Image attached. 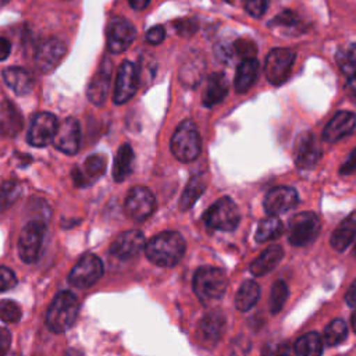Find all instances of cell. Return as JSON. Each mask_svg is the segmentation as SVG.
Listing matches in <instances>:
<instances>
[{"label":"cell","instance_id":"816d5d0a","mask_svg":"<svg viewBox=\"0 0 356 356\" xmlns=\"http://www.w3.org/2000/svg\"><path fill=\"white\" fill-rule=\"evenodd\" d=\"M345 93L356 104V75L348 78L345 83Z\"/></svg>","mask_w":356,"mask_h":356},{"label":"cell","instance_id":"83f0119b","mask_svg":"<svg viewBox=\"0 0 356 356\" xmlns=\"http://www.w3.org/2000/svg\"><path fill=\"white\" fill-rule=\"evenodd\" d=\"M259 72V63L256 58H243L239 65L236 67L234 86L235 90L242 93L250 89V86L254 83Z\"/></svg>","mask_w":356,"mask_h":356},{"label":"cell","instance_id":"f1b7e54d","mask_svg":"<svg viewBox=\"0 0 356 356\" xmlns=\"http://www.w3.org/2000/svg\"><path fill=\"white\" fill-rule=\"evenodd\" d=\"M134 150L131 147L129 143H124L118 147L115 157H114V164H113V178L117 182H122L125 181L131 172H132V167H134Z\"/></svg>","mask_w":356,"mask_h":356},{"label":"cell","instance_id":"ee69618b","mask_svg":"<svg viewBox=\"0 0 356 356\" xmlns=\"http://www.w3.org/2000/svg\"><path fill=\"white\" fill-rule=\"evenodd\" d=\"M216 58L221 63H229L235 54L234 44L232 43H220L214 49Z\"/></svg>","mask_w":356,"mask_h":356},{"label":"cell","instance_id":"4dcf8cb0","mask_svg":"<svg viewBox=\"0 0 356 356\" xmlns=\"http://www.w3.org/2000/svg\"><path fill=\"white\" fill-rule=\"evenodd\" d=\"M260 296V288L253 280H246L239 286L236 295H235V306L241 312L250 310L259 300Z\"/></svg>","mask_w":356,"mask_h":356},{"label":"cell","instance_id":"681fc988","mask_svg":"<svg viewBox=\"0 0 356 356\" xmlns=\"http://www.w3.org/2000/svg\"><path fill=\"white\" fill-rule=\"evenodd\" d=\"M339 174H342V175L356 174V149H353V150L350 152V154L348 156L346 161L341 165Z\"/></svg>","mask_w":356,"mask_h":356},{"label":"cell","instance_id":"9f6ffc18","mask_svg":"<svg viewBox=\"0 0 356 356\" xmlns=\"http://www.w3.org/2000/svg\"><path fill=\"white\" fill-rule=\"evenodd\" d=\"M350 324H352L353 331L356 332V310L353 312V314H352V317H350Z\"/></svg>","mask_w":356,"mask_h":356},{"label":"cell","instance_id":"4316f807","mask_svg":"<svg viewBox=\"0 0 356 356\" xmlns=\"http://www.w3.org/2000/svg\"><path fill=\"white\" fill-rule=\"evenodd\" d=\"M355 238H356V211L350 213L343 221H341V224L332 232L330 242L337 252H343Z\"/></svg>","mask_w":356,"mask_h":356},{"label":"cell","instance_id":"e575fe53","mask_svg":"<svg viewBox=\"0 0 356 356\" xmlns=\"http://www.w3.org/2000/svg\"><path fill=\"white\" fill-rule=\"evenodd\" d=\"M348 335L346 323L342 318H335L324 328V341L328 346H335L345 341Z\"/></svg>","mask_w":356,"mask_h":356},{"label":"cell","instance_id":"8d00e7d4","mask_svg":"<svg viewBox=\"0 0 356 356\" xmlns=\"http://www.w3.org/2000/svg\"><path fill=\"white\" fill-rule=\"evenodd\" d=\"M22 188L15 181H6L0 185V213L10 209L19 197Z\"/></svg>","mask_w":356,"mask_h":356},{"label":"cell","instance_id":"f6af8a7d","mask_svg":"<svg viewBox=\"0 0 356 356\" xmlns=\"http://www.w3.org/2000/svg\"><path fill=\"white\" fill-rule=\"evenodd\" d=\"M175 29L182 36H191L197 31V22L192 18H185L175 22Z\"/></svg>","mask_w":356,"mask_h":356},{"label":"cell","instance_id":"f5cc1de1","mask_svg":"<svg viewBox=\"0 0 356 356\" xmlns=\"http://www.w3.org/2000/svg\"><path fill=\"white\" fill-rule=\"evenodd\" d=\"M345 302L350 307H356V280L350 284V286L346 291L345 295Z\"/></svg>","mask_w":356,"mask_h":356},{"label":"cell","instance_id":"bcb514c9","mask_svg":"<svg viewBox=\"0 0 356 356\" xmlns=\"http://www.w3.org/2000/svg\"><path fill=\"white\" fill-rule=\"evenodd\" d=\"M165 38V29L163 25H154L146 32V40L150 44H160Z\"/></svg>","mask_w":356,"mask_h":356},{"label":"cell","instance_id":"ba28073f","mask_svg":"<svg viewBox=\"0 0 356 356\" xmlns=\"http://www.w3.org/2000/svg\"><path fill=\"white\" fill-rule=\"evenodd\" d=\"M103 270L104 267L102 260L93 253H86L70 271L68 282L81 289L90 288L100 280Z\"/></svg>","mask_w":356,"mask_h":356},{"label":"cell","instance_id":"d6986e66","mask_svg":"<svg viewBox=\"0 0 356 356\" xmlns=\"http://www.w3.org/2000/svg\"><path fill=\"white\" fill-rule=\"evenodd\" d=\"M106 167L107 159L104 154H90L85 159L82 167H75L72 170L71 177L76 186H88L106 172Z\"/></svg>","mask_w":356,"mask_h":356},{"label":"cell","instance_id":"ab89813d","mask_svg":"<svg viewBox=\"0 0 356 356\" xmlns=\"http://www.w3.org/2000/svg\"><path fill=\"white\" fill-rule=\"evenodd\" d=\"M232 44H234L235 54L242 58H254V56L257 53V47H256L254 42H252L250 39L241 38V39L235 40Z\"/></svg>","mask_w":356,"mask_h":356},{"label":"cell","instance_id":"11a10c76","mask_svg":"<svg viewBox=\"0 0 356 356\" xmlns=\"http://www.w3.org/2000/svg\"><path fill=\"white\" fill-rule=\"evenodd\" d=\"M128 1H129V6H131L134 10L142 11V10H145V8L149 6V3H150L152 0H128Z\"/></svg>","mask_w":356,"mask_h":356},{"label":"cell","instance_id":"4fadbf2b","mask_svg":"<svg viewBox=\"0 0 356 356\" xmlns=\"http://www.w3.org/2000/svg\"><path fill=\"white\" fill-rule=\"evenodd\" d=\"M139 75L135 64L132 61H122L117 71L115 86L113 93V100L115 104H124L134 97L138 90Z\"/></svg>","mask_w":356,"mask_h":356},{"label":"cell","instance_id":"603a6c76","mask_svg":"<svg viewBox=\"0 0 356 356\" xmlns=\"http://www.w3.org/2000/svg\"><path fill=\"white\" fill-rule=\"evenodd\" d=\"M228 95V81L222 72H214L207 78L206 89L202 95V103L206 107H213L222 102Z\"/></svg>","mask_w":356,"mask_h":356},{"label":"cell","instance_id":"7dc6e473","mask_svg":"<svg viewBox=\"0 0 356 356\" xmlns=\"http://www.w3.org/2000/svg\"><path fill=\"white\" fill-rule=\"evenodd\" d=\"M273 25H277V26H282V25H286V26H291V25H295L298 24L296 22V17L292 11H288L285 10L282 14L277 15L273 21H271Z\"/></svg>","mask_w":356,"mask_h":356},{"label":"cell","instance_id":"c3c4849f","mask_svg":"<svg viewBox=\"0 0 356 356\" xmlns=\"http://www.w3.org/2000/svg\"><path fill=\"white\" fill-rule=\"evenodd\" d=\"M286 349H288V346L285 343H281V342L268 343L263 348L261 355L263 356H281V355L286 353Z\"/></svg>","mask_w":356,"mask_h":356},{"label":"cell","instance_id":"f35d334b","mask_svg":"<svg viewBox=\"0 0 356 356\" xmlns=\"http://www.w3.org/2000/svg\"><path fill=\"white\" fill-rule=\"evenodd\" d=\"M22 316L19 305L10 299L0 300V320L4 323H17Z\"/></svg>","mask_w":356,"mask_h":356},{"label":"cell","instance_id":"e0dca14e","mask_svg":"<svg viewBox=\"0 0 356 356\" xmlns=\"http://www.w3.org/2000/svg\"><path fill=\"white\" fill-rule=\"evenodd\" d=\"M299 202L296 189L291 186H275L264 197V210L270 216H277L293 209Z\"/></svg>","mask_w":356,"mask_h":356},{"label":"cell","instance_id":"ffe728a7","mask_svg":"<svg viewBox=\"0 0 356 356\" xmlns=\"http://www.w3.org/2000/svg\"><path fill=\"white\" fill-rule=\"evenodd\" d=\"M225 331V317L220 310H211L203 316L199 323L197 337L199 339L207 345H216Z\"/></svg>","mask_w":356,"mask_h":356},{"label":"cell","instance_id":"d4e9b609","mask_svg":"<svg viewBox=\"0 0 356 356\" xmlns=\"http://www.w3.org/2000/svg\"><path fill=\"white\" fill-rule=\"evenodd\" d=\"M108 88H110V67L102 65L88 85L86 96L89 102L95 106H102L107 99Z\"/></svg>","mask_w":356,"mask_h":356},{"label":"cell","instance_id":"6da1fadb","mask_svg":"<svg viewBox=\"0 0 356 356\" xmlns=\"http://www.w3.org/2000/svg\"><path fill=\"white\" fill-rule=\"evenodd\" d=\"M146 257L160 267H174L184 257L185 239L177 231L154 235L145 246Z\"/></svg>","mask_w":356,"mask_h":356},{"label":"cell","instance_id":"1f68e13d","mask_svg":"<svg viewBox=\"0 0 356 356\" xmlns=\"http://www.w3.org/2000/svg\"><path fill=\"white\" fill-rule=\"evenodd\" d=\"M293 348L296 356H321L323 341L317 332H306L296 339Z\"/></svg>","mask_w":356,"mask_h":356},{"label":"cell","instance_id":"484cf974","mask_svg":"<svg viewBox=\"0 0 356 356\" xmlns=\"http://www.w3.org/2000/svg\"><path fill=\"white\" fill-rule=\"evenodd\" d=\"M4 83L15 93V95H26L32 90L33 81L31 74L21 67H8L3 71Z\"/></svg>","mask_w":356,"mask_h":356},{"label":"cell","instance_id":"7402d4cb","mask_svg":"<svg viewBox=\"0 0 356 356\" xmlns=\"http://www.w3.org/2000/svg\"><path fill=\"white\" fill-rule=\"evenodd\" d=\"M24 125L19 110L8 100L0 102V135L6 138L17 136Z\"/></svg>","mask_w":356,"mask_h":356},{"label":"cell","instance_id":"ac0fdd59","mask_svg":"<svg viewBox=\"0 0 356 356\" xmlns=\"http://www.w3.org/2000/svg\"><path fill=\"white\" fill-rule=\"evenodd\" d=\"M54 147L65 154H75L81 143V127L76 118H65L56 132L53 139Z\"/></svg>","mask_w":356,"mask_h":356},{"label":"cell","instance_id":"2e32d148","mask_svg":"<svg viewBox=\"0 0 356 356\" xmlns=\"http://www.w3.org/2000/svg\"><path fill=\"white\" fill-rule=\"evenodd\" d=\"M145 235L139 229H129L121 232L110 245L111 256L117 257L118 260H129L135 257L143 248Z\"/></svg>","mask_w":356,"mask_h":356},{"label":"cell","instance_id":"277c9868","mask_svg":"<svg viewBox=\"0 0 356 356\" xmlns=\"http://www.w3.org/2000/svg\"><path fill=\"white\" fill-rule=\"evenodd\" d=\"M170 149L175 159L189 163L197 159L202 150V140L196 124L192 120L182 121L172 134Z\"/></svg>","mask_w":356,"mask_h":356},{"label":"cell","instance_id":"680465c9","mask_svg":"<svg viewBox=\"0 0 356 356\" xmlns=\"http://www.w3.org/2000/svg\"><path fill=\"white\" fill-rule=\"evenodd\" d=\"M356 239V238H355ZM353 254H355V257H356V241H355V246H353Z\"/></svg>","mask_w":356,"mask_h":356},{"label":"cell","instance_id":"5b68a950","mask_svg":"<svg viewBox=\"0 0 356 356\" xmlns=\"http://www.w3.org/2000/svg\"><path fill=\"white\" fill-rule=\"evenodd\" d=\"M203 221L213 229L234 231L241 221V213L235 202L231 197L224 196L204 211Z\"/></svg>","mask_w":356,"mask_h":356},{"label":"cell","instance_id":"db71d44e","mask_svg":"<svg viewBox=\"0 0 356 356\" xmlns=\"http://www.w3.org/2000/svg\"><path fill=\"white\" fill-rule=\"evenodd\" d=\"M11 51V44L6 38L0 36V61L6 60L10 56Z\"/></svg>","mask_w":356,"mask_h":356},{"label":"cell","instance_id":"52a82bcc","mask_svg":"<svg viewBox=\"0 0 356 356\" xmlns=\"http://www.w3.org/2000/svg\"><path fill=\"white\" fill-rule=\"evenodd\" d=\"M321 221L313 211H303L292 217L289 221L288 241L293 246H306L312 243L320 234Z\"/></svg>","mask_w":356,"mask_h":356},{"label":"cell","instance_id":"7c38bea8","mask_svg":"<svg viewBox=\"0 0 356 356\" xmlns=\"http://www.w3.org/2000/svg\"><path fill=\"white\" fill-rule=\"evenodd\" d=\"M136 39V28L125 18H113L107 26V49L113 54L125 51Z\"/></svg>","mask_w":356,"mask_h":356},{"label":"cell","instance_id":"6f0895ef","mask_svg":"<svg viewBox=\"0 0 356 356\" xmlns=\"http://www.w3.org/2000/svg\"><path fill=\"white\" fill-rule=\"evenodd\" d=\"M8 1H10V0H0V7H1V6H4V4H7Z\"/></svg>","mask_w":356,"mask_h":356},{"label":"cell","instance_id":"44dd1931","mask_svg":"<svg viewBox=\"0 0 356 356\" xmlns=\"http://www.w3.org/2000/svg\"><path fill=\"white\" fill-rule=\"evenodd\" d=\"M356 127V114L352 111H338L324 127L323 139L325 142H337L353 132Z\"/></svg>","mask_w":356,"mask_h":356},{"label":"cell","instance_id":"3957f363","mask_svg":"<svg viewBox=\"0 0 356 356\" xmlns=\"http://www.w3.org/2000/svg\"><path fill=\"white\" fill-rule=\"evenodd\" d=\"M227 284L228 280L225 273L217 267H199L193 275V291L204 305L221 299L225 293Z\"/></svg>","mask_w":356,"mask_h":356},{"label":"cell","instance_id":"7a4b0ae2","mask_svg":"<svg viewBox=\"0 0 356 356\" xmlns=\"http://www.w3.org/2000/svg\"><path fill=\"white\" fill-rule=\"evenodd\" d=\"M78 312L79 302L76 296L70 291H61L53 298L47 309L46 324L56 334L65 332L75 323Z\"/></svg>","mask_w":356,"mask_h":356},{"label":"cell","instance_id":"74e56055","mask_svg":"<svg viewBox=\"0 0 356 356\" xmlns=\"http://www.w3.org/2000/svg\"><path fill=\"white\" fill-rule=\"evenodd\" d=\"M337 63L348 78L355 76L356 75V43L345 50L338 51Z\"/></svg>","mask_w":356,"mask_h":356},{"label":"cell","instance_id":"9c48e42d","mask_svg":"<svg viewBox=\"0 0 356 356\" xmlns=\"http://www.w3.org/2000/svg\"><path fill=\"white\" fill-rule=\"evenodd\" d=\"M295 63V53L289 49H273L264 61V74L267 81L278 86L284 83L292 70V65Z\"/></svg>","mask_w":356,"mask_h":356},{"label":"cell","instance_id":"8992f818","mask_svg":"<svg viewBox=\"0 0 356 356\" xmlns=\"http://www.w3.org/2000/svg\"><path fill=\"white\" fill-rule=\"evenodd\" d=\"M46 222L31 218L22 228L18 239V254L24 263H35L40 254Z\"/></svg>","mask_w":356,"mask_h":356},{"label":"cell","instance_id":"cb8c5ba5","mask_svg":"<svg viewBox=\"0 0 356 356\" xmlns=\"http://www.w3.org/2000/svg\"><path fill=\"white\" fill-rule=\"evenodd\" d=\"M284 257V250L280 245H271L264 249L250 264L249 270L253 275L261 277L274 270Z\"/></svg>","mask_w":356,"mask_h":356},{"label":"cell","instance_id":"8fae6325","mask_svg":"<svg viewBox=\"0 0 356 356\" xmlns=\"http://www.w3.org/2000/svg\"><path fill=\"white\" fill-rule=\"evenodd\" d=\"M58 129V121L51 113H38L32 121L26 135V140L31 146L44 147L53 142Z\"/></svg>","mask_w":356,"mask_h":356},{"label":"cell","instance_id":"9a60e30c","mask_svg":"<svg viewBox=\"0 0 356 356\" xmlns=\"http://www.w3.org/2000/svg\"><path fill=\"white\" fill-rule=\"evenodd\" d=\"M293 154L296 165L302 170H310L318 163L321 157V149L312 132L305 131L298 135Z\"/></svg>","mask_w":356,"mask_h":356},{"label":"cell","instance_id":"5bb4252c","mask_svg":"<svg viewBox=\"0 0 356 356\" xmlns=\"http://www.w3.org/2000/svg\"><path fill=\"white\" fill-rule=\"evenodd\" d=\"M65 51L67 49L63 40L57 38H49L43 40L35 51V67L42 74H47L60 64V61L65 56Z\"/></svg>","mask_w":356,"mask_h":356},{"label":"cell","instance_id":"836d02e7","mask_svg":"<svg viewBox=\"0 0 356 356\" xmlns=\"http://www.w3.org/2000/svg\"><path fill=\"white\" fill-rule=\"evenodd\" d=\"M204 63L200 57L189 58L179 70V79L186 86H196L202 79Z\"/></svg>","mask_w":356,"mask_h":356},{"label":"cell","instance_id":"f546056e","mask_svg":"<svg viewBox=\"0 0 356 356\" xmlns=\"http://www.w3.org/2000/svg\"><path fill=\"white\" fill-rule=\"evenodd\" d=\"M204 189H206V179H204V177L202 174L193 175L188 181V184H186V186H185V189H184V192L181 195L179 209L182 211L189 210L197 202V199L203 195Z\"/></svg>","mask_w":356,"mask_h":356},{"label":"cell","instance_id":"60d3db41","mask_svg":"<svg viewBox=\"0 0 356 356\" xmlns=\"http://www.w3.org/2000/svg\"><path fill=\"white\" fill-rule=\"evenodd\" d=\"M250 352V341L239 335L231 342V356H248Z\"/></svg>","mask_w":356,"mask_h":356},{"label":"cell","instance_id":"30bf717a","mask_svg":"<svg viewBox=\"0 0 356 356\" xmlns=\"http://www.w3.org/2000/svg\"><path fill=\"white\" fill-rule=\"evenodd\" d=\"M156 209V199L150 189L145 186H134L125 199L124 210L134 221H145L153 214Z\"/></svg>","mask_w":356,"mask_h":356},{"label":"cell","instance_id":"b9f144b4","mask_svg":"<svg viewBox=\"0 0 356 356\" xmlns=\"http://www.w3.org/2000/svg\"><path fill=\"white\" fill-rule=\"evenodd\" d=\"M268 0H243V7L246 13L254 18H259L264 14Z\"/></svg>","mask_w":356,"mask_h":356},{"label":"cell","instance_id":"d6a6232c","mask_svg":"<svg viewBox=\"0 0 356 356\" xmlns=\"http://www.w3.org/2000/svg\"><path fill=\"white\" fill-rule=\"evenodd\" d=\"M284 231L282 222L278 217L275 216H270L264 217L259 221L256 234H254V239L261 243V242H267V241H273L277 239L278 236H281Z\"/></svg>","mask_w":356,"mask_h":356},{"label":"cell","instance_id":"f907efd6","mask_svg":"<svg viewBox=\"0 0 356 356\" xmlns=\"http://www.w3.org/2000/svg\"><path fill=\"white\" fill-rule=\"evenodd\" d=\"M11 345V334L7 328L0 327V356H4Z\"/></svg>","mask_w":356,"mask_h":356},{"label":"cell","instance_id":"d590c367","mask_svg":"<svg viewBox=\"0 0 356 356\" xmlns=\"http://www.w3.org/2000/svg\"><path fill=\"white\" fill-rule=\"evenodd\" d=\"M288 295H289V289L284 281L278 280L273 284L270 291V298H268V309L273 314H277L278 312H281L282 306L288 299Z\"/></svg>","mask_w":356,"mask_h":356},{"label":"cell","instance_id":"91938a15","mask_svg":"<svg viewBox=\"0 0 356 356\" xmlns=\"http://www.w3.org/2000/svg\"><path fill=\"white\" fill-rule=\"evenodd\" d=\"M281 356H288V355H286V353H285V355H281Z\"/></svg>","mask_w":356,"mask_h":356},{"label":"cell","instance_id":"7bdbcfd3","mask_svg":"<svg viewBox=\"0 0 356 356\" xmlns=\"http://www.w3.org/2000/svg\"><path fill=\"white\" fill-rule=\"evenodd\" d=\"M17 284V277L14 271L8 267L0 266V292L11 289Z\"/></svg>","mask_w":356,"mask_h":356}]
</instances>
